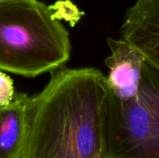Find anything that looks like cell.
<instances>
[{"instance_id": "1", "label": "cell", "mask_w": 159, "mask_h": 158, "mask_svg": "<svg viewBox=\"0 0 159 158\" xmlns=\"http://www.w3.org/2000/svg\"><path fill=\"white\" fill-rule=\"evenodd\" d=\"M113 90L94 68L55 70L31 97L22 158H102L105 109Z\"/></svg>"}, {"instance_id": "2", "label": "cell", "mask_w": 159, "mask_h": 158, "mask_svg": "<svg viewBox=\"0 0 159 158\" xmlns=\"http://www.w3.org/2000/svg\"><path fill=\"white\" fill-rule=\"evenodd\" d=\"M70 55L69 33L48 6L0 1V70L34 77L57 70Z\"/></svg>"}, {"instance_id": "3", "label": "cell", "mask_w": 159, "mask_h": 158, "mask_svg": "<svg viewBox=\"0 0 159 158\" xmlns=\"http://www.w3.org/2000/svg\"><path fill=\"white\" fill-rule=\"evenodd\" d=\"M102 158H159V72L147 62L136 96L109 98Z\"/></svg>"}, {"instance_id": "4", "label": "cell", "mask_w": 159, "mask_h": 158, "mask_svg": "<svg viewBox=\"0 0 159 158\" xmlns=\"http://www.w3.org/2000/svg\"><path fill=\"white\" fill-rule=\"evenodd\" d=\"M121 34L159 72V0H137L125 15Z\"/></svg>"}, {"instance_id": "5", "label": "cell", "mask_w": 159, "mask_h": 158, "mask_svg": "<svg viewBox=\"0 0 159 158\" xmlns=\"http://www.w3.org/2000/svg\"><path fill=\"white\" fill-rule=\"evenodd\" d=\"M107 43L111 50V55L105 59L109 69L108 84L120 101L129 100L138 93L145 56L123 37L119 40L108 38Z\"/></svg>"}, {"instance_id": "6", "label": "cell", "mask_w": 159, "mask_h": 158, "mask_svg": "<svg viewBox=\"0 0 159 158\" xmlns=\"http://www.w3.org/2000/svg\"><path fill=\"white\" fill-rule=\"evenodd\" d=\"M31 97L16 93L11 103L0 107V158H22L29 123Z\"/></svg>"}, {"instance_id": "7", "label": "cell", "mask_w": 159, "mask_h": 158, "mask_svg": "<svg viewBox=\"0 0 159 158\" xmlns=\"http://www.w3.org/2000/svg\"><path fill=\"white\" fill-rule=\"evenodd\" d=\"M16 96L13 80L9 75L0 71V107L11 103Z\"/></svg>"}, {"instance_id": "8", "label": "cell", "mask_w": 159, "mask_h": 158, "mask_svg": "<svg viewBox=\"0 0 159 158\" xmlns=\"http://www.w3.org/2000/svg\"><path fill=\"white\" fill-rule=\"evenodd\" d=\"M0 1H1V0H0Z\"/></svg>"}]
</instances>
